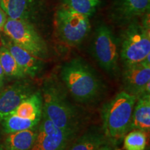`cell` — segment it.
Here are the masks:
<instances>
[{
  "mask_svg": "<svg viewBox=\"0 0 150 150\" xmlns=\"http://www.w3.org/2000/svg\"><path fill=\"white\" fill-rule=\"evenodd\" d=\"M38 126L27 130L8 134L4 142V149L29 150L34 143L37 136Z\"/></svg>",
  "mask_w": 150,
  "mask_h": 150,
  "instance_id": "9a60e30c",
  "label": "cell"
},
{
  "mask_svg": "<svg viewBox=\"0 0 150 150\" xmlns=\"http://www.w3.org/2000/svg\"><path fill=\"white\" fill-rule=\"evenodd\" d=\"M0 150H4V147H3L2 145H0Z\"/></svg>",
  "mask_w": 150,
  "mask_h": 150,
  "instance_id": "d4e9b609",
  "label": "cell"
},
{
  "mask_svg": "<svg viewBox=\"0 0 150 150\" xmlns=\"http://www.w3.org/2000/svg\"><path fill=\"white\" fill-rule=\"evenodd\" d=\"M73 140L42 112L37 136L29 150H67Z\"/></svg>",
  "mask_w": 150,
  "mask_h": 150,
  "instance_id": "ba28073f",
  "label": "cell"
},
{
  "mask_svg": "<svg viewBox=\"0 0 150 150\" xmlns=\"http://www.w3.org/2000/svg\"><path fill=\"white\" fill-rule=\"evenodd\" d=\"M30 0H0V7L9 19L27 20Z\"/></svg>",
  "mask_w": 150,
  "mask_h": 150,
  "instance_id": "e0dca14e",
  "label": "cell"
},
{
  "mask_svg": "<svg viewBox=\"0 0 150 150\" xmlns=\"http://www.w3.org/2000/svg\"><path fill=\"white\" fill-rule=\"evenodd\" d=\"M144 16L141 23L131 22L122 35L120 54L125 67L139 63L150 54L149 13Z\"/></svg>",
  "mask_w": 150,
  "mask_h": 150,
  "instance_id": "277c9868",
  "label": "cell"
},
{
  "mask_svg": "<svg viewBox=\"0 0 150 150\" xmlns=\"http://www.w3.org/2000/svg\"><path fill=\"white\" fill-rule=\"evenodd\" d=\"M1 43L8 50L26 76L34 78L43 69L42 59H38L16 45L9 38H1Z\"/></svg>",
  "mask_w": 150,
  "mask_h": 150,
  "instance_id": "7c38bea8",
  "label": "cell"
},
{
  "mask_svg": "<svg viewBox=\"0 0 150 150\" xmlns=\"http://www.w3.org/2000/svg\"><path fill=\"white\" fill-rule=\"evenodd\" d=\"M149 57L150 54L140 63L124 67V92L136 98L145 93H150Z\"/></svg>",
  "mask_w": 150,
  "mask_h": 150,
  "instance_id": "9c48e42d",
  "label": "cell"
},
{
  "mask_svg": "<svg viewBox=\"0 0 150 150\" xmlns=\"http://www.w3.org/2000/svg\"><path fill=\"white\" fill-rule=\"evenodd\" d=\"M97 150H115V149H114V148L112 147V146L108 143V142H106V143H105L104 145L101 146V147H99Z\"/></svg>",
  "mask_w": 150,
  "mask_h": 150,
  "instance_id": "cb8c5ba5",
  "label": "cell"
},
{
  "mask_svg": "<svg viewBox=\"0 0 150 150\" xmlns=\"http://www.w3.org/2000/svg\"><path fill=\"white\" fill-rule=\"evenodd\" d=\"M145 150H149V147H148L147 148V147H146V148H145Z\"/></svg>",
  "mask_w": 150,
  "mask_h": 150,
  "instance_id": "484cf974",
  "label": "cell"
},
{
  "mask_svg": "<svg viewBox=\"0 0 150 150\" xmlns=\"http://www.w3.org/2000/svg\"><path fill=\"white\" fill-rule=\"evenodd\" d=\"M91 52L101 68L111 77H117L119 73V42L112 30L106 24H99L95 29Z\"/></svg>",
  "mask_w": 150,
  "mask_h": 150,
  "instance_id": "8992f818",
  "label": "cell"
},
{
  "mask_svg": "<svg viewBox=\"0 0 150 150\" xmlns=\"http://www.w3.org/2000/svg\"><path fill=\"white\" fill-rule=\"evenodd\" d=\"M60 76L71 97L79 104H95L106 92V85L98 73L81 58L64 63Z\"/></svg>",
  "mask_w": 150,
  "mask_h": 150,
  "instance_id": "7a4b0ae2",
  "label": "cell"
},
{
  "mask_svg": "<svg viewBox=\"0 0 150 150\" xmlns=\"http://www.w3.org/2000/svg\"><path fill=\"white\" fill-rule=\"evenodd\" d=\"M42 112L59 128L75 139L86 122L84 110L71 102L64 84L52 74L43 81Z\"/></svg>",
  "mask_w": 150,
  "mask_h": 150,
  "instance_id": "6da1fadb",
  "label": "cell"
},
{
  "mask_svg": "<svg viewBox=\"0 0 150 150\" xmlns=\"http://www.w3.org/2000/svg\"><path fill=\"white\" fill-rule=\"evenodd\" d=\"M3 31L11 40L33 56L42 60L47 58L45 41L27 20L8 18Z\"/></svg>",
  "mask_w": 150,
  "mask_h": 150,
  "instance_id": "52a82bcc",
  "label": "cell"
},
{
  "mask_svg": "<svg viewBox=\"0 0 150 150\" xmlns=\"http://www.w3.org/2000/svg\"><path fill=\"white\" fill-rule=\"evenodd\" d=\"M42 113V97L41 91H35L24 99L11 114L31 120H40Z\"/></svg>",
  "mask_w": 150,
  "mask_h": 150,
  "instance_id": "2e32d148",
  "label": "cell"
},
{
  "mask_svg": "<svg viewBox=\"0 0 150 150\" xmlns=\"http://www.w3.org/2000/svg\"><path fill=\"white\" fill-rule=\"evenodd\" d=\"M140 130L147 133L150 129V93H145L137 98L133 110L131 130Z\"/></svg>",
  "mask_w": 150,
  "mask_h": 150,
  "instance_id": "5bb4252c",
  "label": "cell"
},
{
  "mask_svg": "<svg viewBox=\"0 0 150 150\" xmlns=\"http://www.w3.org/2000/svg\"><path fill=\"white\" fill-rule=\"evenodd\" d=\"M147 146V133L140 130H133L124 138L125 150H145Z\"/></svg>",
  "mask_w": 150,
  "mask_h": 150,
  "instance_id": "44dd1931",
  "label": "cell"
},
{
  "mask_svg": "<svg viewBox=\"0 0 150 150\" xmlns=\"http://www.w3.org/2000/svg\"><path fill=\"white\" fill-rule=\"evenodd\" d=\"M40 120L27 119L19 117L15 114H11L4 118L0 123L4 132L8 134L34 128L38 125Z\"/></svg>",
  "mask_w": 150,
  "mask_h": 150,
  "instance_id": "d6986e66",
  "label": "cell"
},
{
  "mask_svg": "<svg viewBox=\"0 0 150 150\" xmlns=\"http://www.w3.org/2000/svg\"><path fill=\"white\" fill-rule=\"evenodd\" d=\"M54 27L59 39L69 46L80 45L91 30L89 17L61 4L54 17Z\"/></svg>",
  "mask_w": 150,
  "mask_h": 150,
  "instance_id": "5b68a950",
  "label": "cell"
},
{
  "mask_svg": "<svg viewBox=\"0 0 150 150\" xmlns=\"http://www.w3.org/2000/svg\"><path fill=\"white\" fill-rule=\"evenodd\" d=\"M7 19H8V17H7L6 13L0 7V31H3L6 22L7 21Z\"/></svg>",
  "mask_w": 150,
  "mask_h": 150,
  "instance_id": "7402d4cb",
  "label": "cell"
},
{
  "mask_svg": "<svg viewBox=\"0 0 150 150\" xmlns=\"http://www.w3.org/2000/svg\"><path fill=\"white\" fill-rule=\"evenodd\" d=\"M137 98L122 91L102 106V130L108 141L119 143L130 131L133 110Z\"/></svg>",
  "mask_w": 150,
  "mask_h": 150,
  "instance_id": "3957f363",
  "label": "cell"
},
{
  "mask_svg": "<svg viewBox=\"0 0 150 150\" xmlns=\"http://www.w3.org/2000/svg\"><path fill=\"white\" fill-rule=\"evenodd\" d=\"M100 1L101 0H63L62 4L90 18L96 11Z\"/></svg>",
  "mask_w": 150,
  "mask_h": 150,
  "instance_id": "ffe728a7",
  "label": "cell"
},
{
  "mask_svg": "<svg viewBox=\"0 0 150 150\" xmlns=\"http://www.w3.org/2000/svg\"><path fill=\"white\" fill-rule=\"evenodd\" d=\"M150 0H113L110 14L120 24L131 22L149 11Z\"/></svg>",
  "mask_w": 150,
  "mask_h": 150,
  "instance_id": "8fae6325",
  "label": "cell"
},
{
  "mask_svg": "<svg viewBox=\"0 0 150 150\" xmlns=\"http://www.w3.org/2000/svg\"><path fill=\"white\" fill-rule=\"evenodd\" d=\"M0 64L2 67L5 76L8 79L19 80L27 77L11 52L3 45L0 46Z\"/></svg>",
  "mask_w": 150,
  "mask_h": 150,
  "instance_id": "ac0fdd59",
  "label": "cell"
},
{
  "mask_svg": "<svg viewBox=\"0 0 150 150\" xmlns=\"http://www.w3.org/2000/svg\"><path fill=\"white\" fill-rule=\"evenodd\" d=\"M35 91V86L25 79L16 80L11 85L4 87L0 91V122Z\"/></svg>",
  "mask_w": 150,
  "mask_h": 150,
  "instance_id": "30bf717a",
  "label": "cell"
},
{
  "mask_svg": "<svg viewBox=\"0 0 150 150\" xmlns=\"http://www.w3.org/2000/svg\"><path fill=\"white\" fill-rule=\"evenodd\" d=\"M5 74L4 72L3 68L1 67V64H0V91L4 88L5 84Z\"/></svg>",
  "mask_w": 150,
  "mask_h": 150,
  "instance_id": "603a6c76",
  "label": "cell"
},
{
  "mask_svg": "<svg viewBox=\"0 0 150 150\" xmlns=\"http://www.w3.org/2000/svg\"><path fill=\"white\" fill-rule=\"evenodd\" d=\"M106 142L108 141L102 129L92 127L81 136L76 137L67 150H97Z\"/></svg>",
  "mask_w": 150,
  "mask_h": 150,
  "instance_id": "4fadbf2b",
  "label": "cell"
}]
</instances>
